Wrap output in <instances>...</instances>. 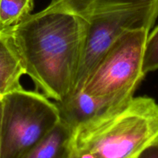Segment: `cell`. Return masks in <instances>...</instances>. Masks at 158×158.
Segmentation results:
<instances>
[{"mask_svg":"<svg viewBox=\"0 0 158 158\" xmlns=\"http://www.w3.org/2000/svg\"><path fill=\"white\" fill-rule=\"evenodd\" d=\"M2 103L0 100V155H1V122H2Z\"/></svg>","mask_w":158,"mask_h":158,"instance_id":"obj_12","label":"cell"},{"mask_svg":"<svg viewBox=\"0 0 158 158\" xmlns=\"http://www.w3.org/2000/svg\"><path fill=\"white\" fill-rule=\"evenodd\" d=\"M62 122L75 128L98 116L109 106L98 98L84 90L73 93L61 102H55Z\"/></svg>","mask_w":158,"mask_h":158,"instance_id":"obj_6","label":"cell"},{"mask_svg":"<svg viewBox=\"0 0 158 158\" xmlns=\"http://www.w3.org/2000/svg\"><path fill=\"white\" fill-rule=\"evenodd\" d=\"M158 141V103L132 97L73 131L70 158H135Z\"/></svg>","mask_w":158,"mask_h":158,"instance_id":"obj_2","label":"cell"},{"mask_svg":"<svg viewBox=\"0 0 158 158\" xmlns=\"http://www.w3.org/2000/svg\"><path fill=\"white\" fill-rule=\"evenodd\" d=\"M0 33H1V32H0Z\"/></svg>","mask_w":158,"mask_h":158,"instance_id":"obj_15","label":"cell"},{"mask_svg":"<svg viewBox=\"0 0 158 158\" xmlns=\"http://www.w3.org/2000/svg\"><path fill=\"white\" fill-rule=\"evenodd\" d=\"M143 73H148L158 69V26L148 34L143 52Z\"/></svg>","mask_w":158,"mask_h":158,"instance_id":"obj_10","label":"cell"},{"mask_svg":"<svg viewBox=\"0 0 158 158\" xmlns=\"http://www.w3.org/2000/svg\"><path fill=\"white\" fill-rule=\"evenodd\" d=\"M0 158H25L60 121L55 102L24 88L2 98Z\"/></svg>","mask_w":158,"mask_h":158,"instance_id":"obj_5","label":"cell"},{"mask_svg":"<svg viewBox=\"0 0 158 158\" xmlns=\"http://www.w3.org/2000/svg\"><path fill=\"white\" fill-rule=\"evenodd\" d=\"M149 32L136 29L120 35L96 65L82 89L109 107L134 97L146 76L142 66Z\"/></svg>","mask_w":158,"mask_h":158,"instance_id":"obj_4","label":"cell"},{"mask_svg":"<svg viewBox=\"0 0 158 158\" xmlns=\"http://www.w3.org/2000/svg\"><path fill=\"white\" fill-rule=\"evenodd\" d=\"M86 23V37L74 92L83 89L89 74L110 45L126 31H150L158 17V0H61Z\"/></svg>","mask_w":158,"mask_h":158,"instance_id":"obj_3","label":"cell"},{"mask_svg":"<svg viewBox=\"0 0 158 158\" xmlns=\"http://www.w3.org/2000/svg\"><path fill=\"white\" fill-rule=\"evenodd\" d=\"M9 30L0 33V94L2 97L23 88L20 79L26 74Z\"/></svg>","mask_w":158,"mask_h":158,"instance_id":"obj_7","label":"cell"},{"mask_svg":"<svg viewBox=\"0 0 158 158\" xmlns=\"http://www.w3.org/2000/svg\"><path fill=\"white\" fill-rule=\"evenodd\" d=\"M135 158H158V141L146 147Z\"/></svg>","mask_w":158,"mask_h":158,"instance_id":"obj_11","label":"cell"},{"mask_svg":"<svg viewBox=\"0 0 158 158\" xmlns=\"http://www.w3.org/2000/svg\"><path fill=\"white\" fill-rule=\"evenodd\" d=\"M73 129L60 120L25 158H70Z\"/></svg>","mask_w":158,"mask_h":158,"instance_id":"obj_8","label":"cell"},{"mask_svg":"<svg viewBox=\"0 0 158 158\" xmlns=\"http://www.w3.org/2000/svg\"><path fill=\"white\" fill-rule=\"evenodd\" d=\"M34 0H0V26L5 29L12 28L30 15Z\"/></svg>","mask_w":158,"mask_h":158,"instance_id":"obj_9","label":"cell"},{"mask_svg":"<svg viewBox=\"0 0 158 158\" xmlns=\"http://www.w3.org/2000/svg\"><path fill=\"white\" fill-rule=\"evenodd\" d=\"M86 23L61 0L9 30L25 73L43 94L61 102L73 93L84 52Z\"/></svg>","mask_w":158,"mask_h":158,"instance_id":"obj_1","label":"cell"},{"mask_svg":"<svg viewBox=\"0 0 158 158\" xmlns=\"http://www.w3.org/2000/svg\"><path fill=\"white\" fill-rule=\"evenodd\" d=\"M2 95H1V94H0V100H2Z\"/></svg>","mask_w":158,"mask_h":158,"instance_id":"obj_14","label":"cell"},{"mask_svg":"<svg viewBox=\"0 0 158 158\" xmlns=\"http://www.w3.org/2000/svg\"><path fill=\"white\" fill-rule=\"evenodd\" d=\"M7 30V29H3V28H2L1 27V26H0V32H5V31H6Z\"/></svg>","mask_w":158,"mask_h":158,"instance_id":"obj_13","label":"cell"}]
</instances>
